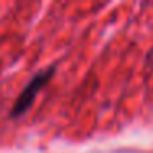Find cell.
Returning a JSON list of instances; mask_svg holds the SVG:
<instances>
[{"label":"cell","instance_id":"cell-1","mask_svg":"<svg viewBox=\"0 0 153 153\" xmlns=\"http://www.w3.org/2000/svg\"><path fill=\"white\" fill-rule=\"evenodd\" d=\"M56 73V68L54 66H50V68H45V69L38 71L33 77L27 82V86L23 87L18 97L15 99L13 102V107L10 110V117L12 119H17V117H22L23 114H27L30 110V107L33 105L35 99H36L38 92L46 86L48 82L51 81V77L54 76Z\"/></svg>","mask_w":153,"mask_h":153}]
</instances>
